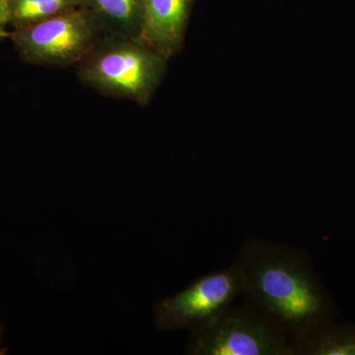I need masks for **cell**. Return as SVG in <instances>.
<instances>
[{
    "mask_svg": "<svg viewBox=\"0 0 355 355\" xmlns=\"http://www.w3.org/2000/svg\"><path fill=\"white\" fill-rule=\"evenodd\" d=\"M235 263L244 279V304L289 342L333 321L331 299L302 250L252 238L243 243Z\"/></svg>",
    "mask_w": 355,
    "mask_h": 355,
    "instance_id": "1",
    "label": "cell"
},
{
    "mask_svg": "<svg viewBox=\"0 0 355 355\" xmlns=\"http://www.w3.org/2000/svg\"><path fill=\"white\" fill-rule=\"evenodd\" d=\"M76 67L84 86L146 106L164 79L167 60L142 42L104 37Z\"/></svg>",
    "mask_w": 355,
    "mask_h": 355,
    "instance_id": "2",
    "label": "cell"
},
{
    "mask_svg": "<svg viewBox=\"0 0 355 355\" xmlns=\"http://www.w3.org/2000/svg\"><path fill=\"white\" fill-rule=\"evenodd\" d=\"M21 60L49 67L77 65L104 38L85 6L55 17L15 28L10 35Z\"/></svg>",
    "mask_w": 355,
    "mask_h": 355,
    "instance_id": "3",
    "label": "cell"
},
{
    "mask_svg": "<svg viewBox=\"0 0 355 355\" xmlns=\"http://www.w3.org/2000/svg\"><path fill=\"white\" fill-rule=\"evenodd\" d=\"M186 354L291 355L288 338L245 304L229 306L209 323L191 331Z\"/></svg>",
    "mask_w": 355,
    "mask_h": 355,
    "instance_id": "4",
    "label": "cell"
},
{
    "mask_svg": "<svg viewBox=\"0 0 355 355\" xmlns=\"http://www.w3.org/2000/svg\"><path fill=\"white\" fill-rule=\"evenodd\" d=\"M243 291L244 279L236 263L203 275L175 295L156 301L153 306L155 326L164 331L195 330L233 305Z\"/></svg>",
    "mask_w": 355,
    "mask_h": 355,
    "instance_id": "5",
    "label": "cell"
},
{
    "mask_svg": "<svg viewBox=\"0 0 355 355\" xmlns=\"http://www.w3.org/2000/svg\"><path fill=\"white\" fill-rule=\"evenodd\" d=\"M196 0H142L140 42L166 60L183 49Z\"/></svg>",
    "mask_w": 355,
    "mask_h": 355,
    "instance_id": "6",
    "label": "cell"
},
{
    "mask_svg": "<svg viewBox=\"0 0 355 355\" xmlns=\"http://www.w3.org/2000/svg\"><path fill=\"white\" fill-rule=\"evenodd\" d=\"M101 28L104 37L140 41L142 28V0H86Z\"/></svg>",
    "mask_w": 355,
    "mask_h": 355,
    "instance_id": "7",
    "label": "cell"
},
{
    "mask_svg": "<svg viewBox=\"0 0 355 355\" xmlns=\"http://www.w3.org/2000/svg\"><path fill=\"white\" fill-rule=\"evenodd\" d=\"M291 355H355V326L327 322L291 342Z\"/></svg>",
    "mask_w": 355,
    "mask_h": 355,
    "instance_id": "8",
    "label": "cell"
},
{
    "mask_svg": "<svg viewBox=\"0 0 355 355\" xmlns=\"http://www.w3.org/2000/svg\"><path fill=\"white\" fill-rule=\"evenodd\" d=\"M83 6V0H7V23L15 29Z\"/></svg>",
    "mask_w": 355,
    "mask_h": 355,
    "instance_id": "9",
    "label": "cell"
},
{
    "mask_svg": "<svg viewBox=\"0 0 355 355\" xmlns=\"http://www.w3.org/2000/svg\"><path fill=\"white\" fill-rule=\"evenodd\" d=\"M7 21L6 20V18L2 17L1 15H0V41L1 40L6 39V37L9 36V33L7 32L6 30V26Z\"/></svg>",
    "mask_w": 355,
    "mask_h": 355,
    "instance_id": "10",
    "label": "cell"
},
{
    "mask_svg": "<svg viewBox=\"0 0 355 355\" xmlns=\"http://www.w3.org/2000/svg\"><path fill=\"white\" fill-rule=\"evenodd\" d=\"M6 3L7 0H0V15L6 18L7 21ZM7 24H8V23H7Z\"/></svg>",
    "mask_w": 355,
    "mask_h": 355,
    "instance_id": "11",
    "label": "cell"
},
{
    "mask_svg": "<svg viewBox=\"0 0 355 355\" xmlns=\"http://www.w3.org/2000/svg\"><path fill=\"white\" fill-rule=\"evenodd\" d=\"M2 336V326L0 324V340H1Z\"/></svg>",
    "mask_w": 355,
    "mask_h": 355,
    "instance_id": "12",
    "label": "cell"
},
{
    "mask_svg": "<svg viewBox=\"0 0 355 355\" xmlns=\"http://www.w3.org/2000/svg\"><path fill=\"white\" fill-rule=\"evenodd\" d=\"M83 1H84V4H85V1H86V0H83Z\"/></svg>",
    "mask_w": 355,
    "mask_h": 355,
    "instance_id": "13",
    "label": "cell"
}]
</instances>
